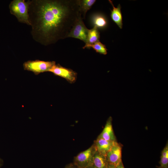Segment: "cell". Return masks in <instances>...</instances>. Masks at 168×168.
I'll return each instance as SVG.
<instances>
[{
    "label": "cell",
    "mask_w": 168,
    "mask_h": 168,
    "mask_svg": "<svg viewBox=\"0 0 168 168\" xmlns=\"http://www.w3.org/2000/svg\"><path fill=\"white\" fill-rule=\"evenodd\" d=\"M28 14L33 39L45 46L67 38L81 15L78 0H30Z\"/></svg>",
    "instance_id": "1"
},
{
    "label": "cell",
    "mask_w": 168,
    "mask_h": 168,
    "mask_svg": "<svg viewBox=\"0 0 168 168\" xmlns=\"http://www.w3.org/2000/svg\"><path fill=\"white\" fill-rule=\"evenodd\" d=\"M30 3V0H13L11 2L9 7L10 13L14 16L19 22L30 26L28 14Z\"/></svg>",
    "instance_id": "2"
},
{
    "label": "cell",
    "mask_w": 168,
    "mask_h": 168,
    "mask_svg": "<svg viewBox=\"0 0 168 168\" xmlns=\"http://www.w3.org/2000/svg\"><path fill=\"white\" fill-rule=\"evenodd\" d=\"M96 151L93 143L90 147L75 156L73 163L78 168H86L93 166L94 156Z\"/></svg>",
    "instance_id": "3"
},
{
    "label": "cell",
    "mask_w": 168,
    "mask_h": 168,
    "mask_svg": "<svg viewBox=\"0 0 168 168\" xmlns=\"http://www.w3.org/2000/svg\"><path fill=\"white\" fill-rule=\"evenodd\" d=\"M56 64L54 61H45L36 60H29L25 62L23 64L24 70L33 72L35 74L49 72L52 67Z\"/></svg>",
    "instance_id": "4"
},
{
    "label": "cell",
    "mask_w": 168,
    "mask_h": 168,
    "mask_svg": "<svg viewBox=\"0 0 168 168\" xmlns=\"http://www.w3.org/2000/svg\"><path fill=\"white\" fill-rule=\"evenodd\" d=\"M83 18L80 15L76 20L67 38L72 37L77 39L86 43L88 29L86 26Z\"/></svg>",
    "instance_id": "5"
},
{
    "label": "cell",
    "mask_w": 168,
    "mask_h": 168,
    "mask_svg": "<svg viewBox=\"0 0 168 168\" xmlns=\"http://www.w3.org/2000/svg\"><path fill=\"white\" fill-rule=\"evenodd\" d=\"M49 72L64 78L71 83H74L77 78V73L76 72L70 69L63 67L59 64L54 65Z\"/></svg>",
    "instance_id": "6"
},
{
    "label": "cell",
    "mask_w": 168,
    "mask_h": 168,
    "mask_svg": "<svg viewBox=\"0 0 168 168\" xmlns=\"http://www.w3.org/2000/svg\"><path fill=\"white\" fill-rule=\"evenodd\" d=\"M122 145L116 142L106 155L108 162L117 166L122 161Z\"/></svg>",
    "instance_id": "7"
},
{
    "label": "cell",
    "mask_w": 168,
    "mask_h": 168,
    "mask_svg": "<svg viewBox=\"0 0 168 168\" xmlns=\"http://www.w3.org/2000/svg\"><path fill=\"white\" fill-rule=\"evenodd\" d=\"M112 118L110 116L108 119L104 128L98 137L107 141L117 142L114 135L112 124Z\"/></svg>",
    "instance_id": "8"
},
{
    "label": "cell",
    "mask_w": 168,
    "mask_h": 168,
    "mask_svg": "<svg viewBox=\"0 0 168 168\" xmlns=\"http://www.w3.org/2000/svg\"><path fill=\"white\" fill-rule=\"evenodd\" d=\"M117 142L107 141L98 137L94 141V144L97 151L101 154L106 156L107 152Z\"/></svg>",
    "instance_id": "9"
},
{
    "label": "cell",
    "mask_w": 168,
    "mask_h": 168,
    "mask_svg": "<svg viewBox=\"0 0 168 168\" xmlns=\"http://www.w3.org/2000/svg\"><path fill=\"white\" fill-rule=\"evenodd\" d=\"M109 2L112 5L113 9L111 10L110 17L113 21L118 26L120 29L123 27V18L121 12V7L119 4L117 7H115L112 2L109 0Z\"/></svg>",
    "instance_id": "10"
},
{
    "label": "cell",
    "mask_w": 168,
    "mask_h": 168,
    "mask_svg": "<svg viewBox=\"0 0 168 168\" xmlns=\"http://www.w3.org/2000/svg\"><path fill=\"white\" fill-rule=\"evenodd\" d=\"M91 21L94 27L98 29H105L108 25V20L106 16L100 13L93 14L91 18Z\"/></svg>",
    "instance_id": "11"
},
{
    "label": "cell",
    "mask_w": 168,
    "mask_h": 168,
    "mask_svg": "<svg viewBox=\"0 0 168 168\" xmlns=\"http://www.w3.org/2000/svg\"><path fill=\"white\" fill-rule=\"evenodd\" d=\"M109 163L106 156L96 150L94 156L93 166L95 168H107Z\"/></svg>",
    "instance_id": "12"
},
{
    "label": "cell",
    "mask_w": 168,
    "mask_h": 168,
    "mask_svg": "<svg viewBox=\"0 0 168 168\" xmlns=\"http://www.w3.org/2000/svg\"><path fill=\"white\" fill-rule=\"evenodd\" d=\"M100 38V33L97 28L94 27L88 29L86 41L83 49H85L87 46L99 41Z\"/></svg>",
    "instance_id": "13"
},
{
    "label": "cell",
    "mask_w": 168,
    "mask_h": 168,
    "mask_svg": "<svg viewBox=\"0 0 168 168\" xmlns=\"http://www.w3.org/2000/svg\"><path fill=\"white\" fill-rule=\"evenodd\" d=\"M96 1L95 0H78L80 12L83 19L85 18L86 12Z\"/></svg>",
    "instance_id": "14"
},
{
    "label": "cell",
    "mask_w": 168,
    "mask_h": 168,
    "mask_svg": "<svg viewBox=\"0 0 168 168\" xmlns=\"http://www.w3.org/2000/svg\"><path fill=\"white\" fill-rule=\"evenodd\" d=\"M160 165L157 168H168V142L161 153Z\"/></svg>",
    "instance_id": "15"
},
{
    "label": "cell",
    "mask_w": 168,
    "mask_h": 168,
    "mask_svg": "<svg viewBox=\"0 0 168 168\" xmlns=\"http://www.w3.org/2000/svg\"><path fill=\"white\" fill-rule=\"evenodd\" d=\"M92 48L97 53L103 55L107 54V49L105 45L99 41L96 43L87 46L86 48Z\"/></svg>",
    "instance_id": "16"
},
{
    "label": "cell",
    "mask_w": 168,
    "mask_h": 168,
    "mask_svg": "<svg viewBox=\"0 0 168 168\" xmlns=\"http://www.w3.org/2000/svg\"><path fill=\"white\" fill-rule=\"evenodd\" d=\"M64 168H78L73 162L67 165Z\"/></svg>",
    "instance_id": "17"
},
{
    "label": "cell",
    "mask_w": 168,
    "mask_h": 168,
    "mask_svg": "<svg viewBox=\"0 0 168 168\" xmlns=\"http://www.w3.org/2000/svg\"><path fill=\"white\" fill-rule=\"evenodd\" d=\"M116 167V168H125L122 161H121Z\"/></svg>",
    "instance_id": "18"
},
{
    "label": "cell",
    "mask_w": 168,
    "mask_h": 168,
    "mask_svg": "<svg viewBox=\"0 0 168 168\" xmlns=\"http://www.w3.org/2000/svg\"><path fill=\"white\" fill-rule=\"evenodd\" d=\"M107 168H116V167L114 165L109 163Z\"/></svg>",
    "instance_id": "19"
},
{
    "label": "cell",
    "mask_w": 168,
    "mask_h": 168,
    "mask_svg": "<svg viewBox=\"0 0 168 168\" xmlns=\"http://www.w3.org/2000/svg\"><path fill=\"white\" fill-rule=\"evenodd\" d=\"M3 163V161L0 158V167L2 165Z\"/></svg>",
    "instance_id": "20"
},
{
    "label": "cell",
    "mask_w": 168,
    "mask_h": 168,
    "mask_svg": "<svg viewBox=\"0 0 168 168\" xmlns=\"http://www.w3.org/2000/svg\"><path fill=\"white\" fill-rule=\"evenodd\" d=\"M86 168H95L94 166H89V167H87Z\"/></svg>",
    "instance_id": "21"
}]
</instances>
